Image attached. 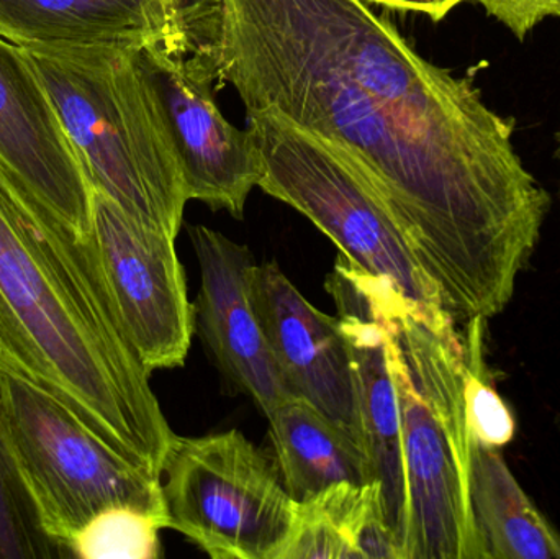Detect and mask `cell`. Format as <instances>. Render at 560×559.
<instances>
[{
  "label": "cell",
  "mask_w": 560,
  "mask_h": 559,
  "mask_svg": "<svg viewBox=\"0 0 560 559\" xmlns=\"http://www.w3.org/2000/svg\"><path fill=\"white\" fill-rule=\"evenodd\" d=\"M217 81L338 148L368 177L456 324L512 301L551 197L512 118L421 58L364 0H223Z\"/></svg>",
  "instance_id": "cell-1"
},
{
  "label": "cell",
  "mask_w": 560,
  "mask_h": 559,
  "mask_svg": "<svg viewBox=\"0 0 560 559\" xmlns=\"http://www.w3.org/2000/svg\"><path fill=\"white\" fill-rule=\"evenodd\" d=\"M0 373L61 400L154 478L176 433L125 334L91 243L0 167Z\"/></svg>",
  "instance_id": "cell-2"
},
{
  "label": "cell",
  "mask_w": 560,
  "mask_h": 559,
  "mask_svg": "<svg viewBox=\"0 0 560 559\" xmlns=\"http://www.w3.org/2000/svg\"><path fill=\"white\" fill-rule=\"evenodd\" d=\"M48 89L94 189L176 238L187 190L141 46H22Z\"/></svg>",
  "instance_id": "cell-3"
},
{
  "label": "cell",
  "mask_w": 560,
  "mask_h": 559,
  "mask_svg": "<svg viewBox=\"0 0 560 559\" xmlns=\"http://www.w3.org/2000/svg\"><path fill=\"white\" fill-rule=\"evenodd\" d=\"M392 364L408 488L407 559H490L470 498L472 436L459 331H438L400 301Z\"/></svg>",
  "instance_id": "cell-4"
},
{
  "label": "cell",
  "mask_w": 560,
  "mask_h": 559,
  "mask_svg": "<svg viewBox=\"0 0 560 559\" xmlns=\"http://www.w3.org/2000/svg\"><path fill=\"white\" fill-rule=\"evenodd\" d=\"M265 163L259 187L315 223L341 255L390 286L440 331L457 330L443 294L377 190L338 148L269 112H246Z\"/></svg>",
  "instance_id": "cell-5"
},
{
  "label": "cell",
  "mask_w": 560,
  "mask_h": 559,
  "mask_svg": "<svg viewBox=\"0 0 560 559\" xmlns=\"http://www.w3.org/2000/svg\"><path fill=\"white\" fill-rule=\"evenodd\" d=\"M0 406L43 525L71 558L72 537L107 509H138L167 525L161 479L105 445L48 391L0 373Z\"/></svg>",
  "instance_id": "cell-6"
},
{
  "label": "cell",
  "mask_w": 560,
  "mask_h": 559,
  "mask_svg": "<svg viewBox=\"0 0 560 559\" xmlns=\"http://www.w3.org/2000/svg\"><path fill=\"white\" fill-rule=\"evenodd\" d=\"M167 528L213 559H279L296 502L240 430L174 436L161 471Z\"/></svg>",
  "instance_id": "cell-7"
},
{
  "label": "cell",
  "mask_w": 560,
  "mask_h": 559,
  "mask_svg": "<svg viewBox=\"0 0 560 559\" xmlns=\"http://www.w3.org/2000/svg\"><path fill=\"white\" fill-rule=\"evenodd\" d=\"M174 243L94 189L91 245L125 334L150 373L184 366L196 328Z\"/></svg>",
  "instance_id": "cell-8"
},
{
  "label": "cell",
  "mask_w": 560,
  "mask_h": 559,
  "mask_svg": "<svg viewBox=\"0 0 560 559\" xmlns=\"http://www.w3.org/2000/svg\"><path fill=\"white\" fill-rule=\"evenodd\" d=\"M348 341L365 453L381 485L385 517L407 559L408 488L401 446V409L392 364L395 311L404 299L381 279L339 256L326 278ZM405 302V301H404Z\"/></svg>",
  "instance_id": "cell-9"
},
{
  "label": "cell",
  "mask_w": 560,
  "mask_h": 559,
  "mask_svg": "<svg viewBox=\"0 0 560 559\" xmlns=\"http://www.w3.org/2000/svg\"><path fill=\"white\" fill-rule=\"evenodd\" d=\"M140 56L166 115L187 197L243 219L265 163L252 131L233 127L217 107L213 66L199 56L170 55L156 43L141 46Z\"/></svg>",
  "instance_id": "cell-10"
},
{
  "label": "cell",
  "mask_w": 560,
  "mask_h": 559,
  "mask_svg": "<svg viewBox=\"0 0 560 559\" xmlns=\"http://www.w3.org/2000/svg\"><path fill=\"white\" fill-rule=\"evenodd\" d=\"M0 167L79 242L91 243L94 186L22 46L0 35Z\"/></svg>",
  "instance_id": "cell-11"
},
{
  "label": "cell",
  "mask_w": 560,
  "mask_h": 559,
  "mask_svg": "<svg viewBox=\"0 0 560 559\" xmlns=\"http://www.w3.org/2000/svg\"><path fill=\"white\" fill-rule=\"evenodd\" d=\"M200 269L196 324L223 376L266 417L293 397L262 330L255 299L256 263L248 246L206 225L189 229Z\"/></svg>",
  "instance_id": "cell-12"
},
{
  "label": "cell",
  "mask_w": 560,
  "mask_h": 559,
  "mask_svg": "<svg viewBox=\"0 0 560 559\" xmlns=\"http://www.w3.org/2000/svg\"><path fill=\"white\" fill-rule=\"evenodd\" d=\"M253 299L290 394L315 406L364 449L351 354L338 317L310 304L276 261L256 265Z\"/></svg>",
  "instance_id": "cell-13"
},
{
  "label": "cell",
  "mask_w": 560,
  "mask_h": 559,
  "mask_svg": "<svg viewBox=\"0 0 560 559\" xmlns=\"http://www.w3.org/2000/svg\"><path fill=\"white\" fill-rule=\"evenodd\" d=\"M163 30L161 0H0V35L20 46H144Z\"/></svg>",
  "instance_id": "cell-14"
},
{
  "label": "cell",
  "mask_w": 560,
  "mask_h": 559,
  "mask_svg": "<svg viewBox=\"0 0 560 559\" xmlns=\"http://www.w3.org/2000/svg\"><path fill=\"white\" fill-rule=\"evenodd\" d=\"M279 559H401L378 481L339 482L296 502Z\"/></svg>",
  "instance_id": "cell-15"
},
{
  "label": "cell",
  "mask_w": 560,
  "mask_h": 559,
  "mask_svg": "<svg viewBox=\"0 0 560 559\" xmlns=\"http://www.w3.org/2000/svg\"><path fill=\"white\" fill-rule=\"evenodd\" d=\"M268 420L276 465L293 501H306L339 482L375 481L365 450L305 399L289 397Z\"/></svg>",
  "instance_id": "cell-16"
},
{
  "label": "cell",
  "mask_w": 560,
  "mask_h": 559,
  "mask_svg": "<svg viewBox=\"0 0 560 559\" xmlns=\"http://www.w3.org/2000/svg\"><path fill=\"white\" fill-rule=\"evenodd\" d=\"M470 498L490 559H560V535L520 488L500 450L474 440Z\"/></svg>",
  "instance_id": "cell-17"
},
{
  "label": "cell",
  "mask_w": 560,
  "mask_h": 559,
  "mask_svg": "<svg viewBox=\"0 0 560 559\" xmlns=\"http://www.w3.org/2000/svg\"><path fill=\"white\" fill-rule=\"evenodd\" d=\"M46 532L13 455L0 406V559H69Z\"/></svg>",
  "instance_id": "cell-18"
},
{
  "label": "cell",
  "mask_w": 560,
  "mask_h": 559,
  "mask_svg": "<svg viewBox=\"0 0 560 559\" xmlns=\"http://www.w3.org/2000/svg\"><path fill=\"white\" fill-rule=\"evenodd\" d=\"M166 522L133 508L98 512L72 537V558L154 559L160 557V532Z\"/></svg>",
  "instance_id": "cell-19"
},
{
  "label": "cell",
  "mask_w": 560,
  "mask_h": 559,
  "mask_svg": "<svg viewBox=\"0 0 560 559\" xmlns=\"http://www.w3.org/2000/svg\"><path fill=\"white\" fill-rule=\"evenodd\" d=\"M483 318L464 324L463 343L466 360V420L474 442L490 449H503L515 439L516 423L505 400L490 383L483 360Z\"/></svg>",
  "instance_id": "cell-20"
},
{
  "label": "cell",
  "mask_w": 560,
  "mask_h": 559,
  "mask_svg": "<svg viewBox=\"0 0 560 559\" xmlns=\"http://www.w3.org/2000/svg\"><path fill=\"white\" fill-rule=\"evenodd\" d=\"M163 38L156 43L170 55L199 56L213 66V51L223 28V0H161ZM215 71V68H213Z\"/></svg>",
  "instance_id": "cell-21"
},
{
  "label": "cell",
  "mask_w": 560,
  "mask_h": 559,
  "mask_svg": "<svg viewBox=\"0 0 560 559\" xmlns=\"http://www.w3.org/2000/svg\"><path fill=\"white\" fill-rule=\"evenodd\" d=\"M479 3L493 19L506 26L520 42L548 16H559L560 0H464Z\"/></svg>",
  "instance_id": "cell-22"
},
{
  "label": "cell",
  "mask_w": 560,
  "mask_h": 559,
  "mask_svg": "<svg viewBox=\"0 0 560 559\" xmlns=\"http://www.w3.org/2000/svg\"><path fill=\"white\" fill-rule=\"evenodd\" d=\"M364 2L387 7L392 10L423 13L433 22H441L451 10L456 9L464 0H364Z\"/></svg>",
  "instance_id": "cell-23"
},
{
  "label": "cell",
  "mask_w": 560,
  "mask_h": 559,
  "mask_svg": "<svg viewBox=\"0 0 560 559\" xmlns=\"http://www.w3.org/2000/svg\"><path fill=\"white\" fill-rule=\"evenodd\" d=\"M558 156L560 160V130L558 131Z\"/></svg>",
  "instance_id": "cell-24"
}]
</instances>
